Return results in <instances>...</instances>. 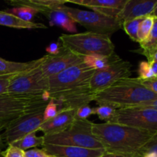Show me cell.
I'll list each match as a JSON object with an SVG mask.
<instances>
[{
  "instance_id": "obj_2",
  "label": "cell",
  "mask_w": 157,
  "mask_h": 157,
  "mask_svg": "<svg viewBox=\"0 0 157 157\" xmlns=\"http://www.w3.org/2000/svg\"><path fill=\"white\" fill-rule=\"evenodd\" d=\"M157 99V94L141 84L138 78H124L94 94L99 105L107 104L116 109L129 108Z\"/></svg>"
},
{
  "instance_id": "obj_16",
  "label": "cell",
  "mask_w": 157,
  "mask_h": 157,
  "mask_svg": "<svg viewBox=\"0 0 157 157\" xmlns=\"http://www.w3.org/2000/svg\"><path fill=\"white\" fill-rule=\"evenodd\" d=\"M76 119V110L65 109L60 110L55 117L44 121L38 131H41L44 136L56 134L68 128Z\"/></svg>"
},
{
  "instance_id": "obj_37",
  "label": "cell",
  "mask_w": 157,
  "mask_h": 157,
  "mask_svg": "<svg viewBox=\"0 0 157 157\" xmlns=\"http://www.w3.org/2000/svg\"><path fill=\"white\" fill-rule=\"evenodd\" d=\"M62 49L63 47L59 42H53L46 47V52L48 53V55H56L61 53Z\"/></svg>"
},
{
  "instance_id": "obj_29",
  "label": "cell",
  "mask_w": 157,
  "mask_h": 157,
  "mask_svg": "<svg viewBox=\"0 0 157 157\" xmlns=\"http://www.w3.org/2000/svg\"><path fill=\"white\" fill-rule=\"evenodd\" d=\"M116 110L117 109L112 106L103 104L94 108V114L98 115L99 119H101V121H105L107 122L112 117Z\"/></svg>"
},
{
  "instance_id": "obj_39",
  "label": "cell",
  "mask_w": 157,
  "mask_h": 157,
  "mask_svg": "<svg viewBox=\"0 0 157 157\" xmlns=\"http://www.w3.org/2000/svg\"><path fill=\"white\" fill-rule=\"evenodd\" d=\"M100 157H136L135 156H131V155H124L119 154V153H107L106 152L103 156Z\"/></svg>"
},
{
  "instance_id": "obj_20",
  "label": "cell",
  "mask_w": 157,
  "mask_h": 157,
  "mask_svg": "<svg viewBox=\"0 0 157 157\" xmlns=\"http://www.w3.org/2000/svg\"><path fill=\"white\" fill-rule=\"evenodd\" d=\"M0 25L18 29H45L48 28L45 25L41 23L25 21L5 11H0Z\"/></svg>"
},
{
  "instance_id": "obj_5",
  "label": "cell",
  "mask_w": 157,
  "mask_h": 157,
  "mask_svg": "<svg viewBox=\"0 0 157 157\" xmlns=\"http://www.w3.org/2000/svg\"><path fill=\"white\" fill-rule=\"evenodd\" d=\"M48 103L42 95H0V127L6 128L12 121L44 108Z\"/></svg>"
},
{
  "instance_id": "obj_34",
  "label": "cell",
  "mask_w": 157,
  "mask_h": 157,
  "mask_svg": "<svg viewBox=\"0 0 157 157\" xmlns=\"http://www.w3.org/2000/svg\"><path fill=\"white\" fill-rule=\"evenodd\" d=\"M92 114H94V108L89 105L81 106L76 110V119L87 120V118Z\"/></svg>"
},
{
  "instance_id": "obj_42",
  "label": "cell",
  "mask_w": 157,
  "mask_h": 157,
  "mask_svg": "<svg viewBox=\"0 0 157 157\" xmlns=\"http://www.w3.org/2000/svg\"><path fill=\"white\" fill-rule=\"evenodd\" d=\"M151 15V16H153V18H157V2H156V6H155L154 9H153V12H152L151 15Z\"/></svg>"
},
{
  "instance_id": "obj_21",
  "label": "cell",
  "mask_w": 157,
  "mask_h": 157,
  "mask_svg": "<svg viewBox=\"0 0 157 157\" xmlns=\"http://www.w3.org/2000/svg\"><path fill=\"white\" fill-rule=\"evenodd\" d=\"M127 0H67V2L86 6L91 9H122Z\"/></svg>"
},
{
  "instance_id": "obj_31",
  "label": "cell",
  "mask_w": 157,
  "mask_h": 157,
  "mask_svg": "<svg viewBox=\"0 0 157 157\" xmlns=\"http://www.w3.org/2000/svg\"><path fill=\"white\" fill-rule=\"evenodd\" d=\"M59 112L58 109V105L54 100L51 99L48 101L46 107H44V121L50 120L52 118L55 117L58 113Z\"/></svg>"
},
{
  "instance_id": "obj_19",
  "label": "cell",
  "mask_w": 157,
  "mask_h": 157,
  "mask_svg": "<svg viewBox=\"0 0 157 157\" xmlns=\"http://www.w3.org/2000/svg\"><path fill=\"white\" fill-rule=\"evenodd\" d=\"M45 56L29 62H16L3 59L0 58V75L18 74L38 67L42 64Z\"/></svg>"
},
{
  "instance_id": "obj_25",
  "label": "cell",
  "mask_w": 157,
  "mask_h": 157,
  "mask_svg": "<svg viewBox=\"0 0 157 157\" xmlns=\"http://www.w3.org/2000/svg\"><path fill=\"white\" fill-rule=\"evenodd\" d=\"M5 12L12 14V15L18 17L20 19L23 20L25 21H29V22H32V19L35 17V15L36 14L39 13L35 9L29 7H25V6L14 7L12 8V9H6Z\"/></svg>"
},
{
  "instance_id": "obj_9",
  "label": "cell",
  "mask_w": 157,
  "mask_h": 157,
  "mask_svg": "<svg viewBox=\"0 0 157 157\" xmlns=\"http://www.w3.org/2000/svg\"><path fill=\"white\" fill-rule=\"evenodd\" d=\"M95 71L86 65L84 62L68 67L57 75L49 77V89L48 92L52 96L90 81Z\"/></svg>"
},
{
  "instance_id": "obj_15",
  "label": "cell",
  "mask_w": 157,
  "mask_h": 157,
  "mask_svg": "<svg viewBox=\"0 0 157 157\" xmlns=\"http://www.w3.org/2000/svg\"><path fill=\"white\" fill-rule=\"evenodd\" d=\"M43 150L55 157H100L106 153L105 149H88L74 146H60L44 144Z\"/></svg>"
},
{
  "instance_id": "obj_8",
  "label": "cell",
  "mask_w": 157,
  "mask_h": 157,
  "mask_svg": "<svg viewBox=\"0 0 157 157\" xmlns=\"http://www.w3.org/2000/svg\"><path fill=\"white\" fill-rule=\"evenodd\" d=\"M107 122L147 130L153 134L157 133V111L150 109L136 107L117 109Z\"/></svg>"
},
{
  "instance_id": "obj_10",
  "label": "cell",
  "mask_w": 157,
  "mask_h": 157,
  "mask_svg": "<svg viewBox=\"0 0 157 157\" xmlns=\"http://www.w3.org/2000/svg\"><path fill=\"white\" fill-rule=\"evenodd\" d=\"M44 110L28 113L9 123L2 134L3 141L11 145L32 132H38L40 126L44 123Z\"/></svg>"
},
{
  "instance_id": "obj_36",
  "label": "cell",
  "mask_w": 157,
  "mask_h": 157,
  "mask_svg": "<svg viewBox=\"0 0 157 157\" xmlns=\"http://www.w3.org/2000/svg\"><path fill=\"white\" fill-rule=\"evenodd\" d=\"M140 81L141 84L144 87H147L150 91L153 92V93L157 94V77H154V78H152L147 80H140Z\"/></svg>"
},
{
  "instance_id": "obj_7",
  "label": "cell",
  "mask_w": 157,
  "mask_h": 157,
  "mask_svg": "<svg viewBox=\"0 0 157 157\" xmlns=\"http://www.w3.org/2000/svg\"><path fill=\"white\" fill-rule=\"evenodd\" d=\"M49 78L43 74L40 66L18 73L12 80L9 94L39 96L48 91Z\"/></svg>"
},
{
  "instance_id": "obj_38",
  "label": "cell",
  "mask_w": 157,
  "mask_h": 157,
  "mask_svg": "<svg viewBox=\"0 0 157 157\" xmlns=\"http://www.w3.org/2000/svg\"><path fill=\"white\" fill-rule=\"evenodd\" d=\"M133 107L136 108H145V109H150V110H156L157 111V99L153 100V101H147V102L142 103L140 104L135 106Z\"/></svg>"
},
{
  "instance_id": "obj_4",
  "label": "cell",
  "mask_w": 157,
  "mask_h": 157,
  "mask_svg": "<svg viewBox=\"0 0 157 157\" xmlns=\"http://www.w3.org/2000/svg\"><path fill=\"white\" fill-rule=\"evenodd\" d=\"M94 123L87 120L75 119L65 130L44 136V144L60 146H74L88 149H104L92 133Z\"/></svg>"
},
{
  "instance_id": "obj_22",
  "label": "cell",
  "mask_w": 157,
  "mask_h": 157,
  "mask_svg": "<svg viewBox=\"0 0 157 157\" xmlns=\"http://www.w3.org/2000/svg\"><path fill=\"white\" fill-rule=\"evenodd\" d=\"M121 59L116 53L111 56H99V55H90L84 57V63L89 67L94 70L104 69L112 64Z\"/></svg>"
},
{
  "instance_id": "obj_35",
  "label": "cell",
  "mask_w": 157,
  "mask_h": 157,
  "mask_svg": "<svg viewBox=\"0 0 157 157\" xmlns=\"http://www.w3.org/2000/svg\"><path fill=\"white\" fill-rule=\"evenodd\" d=\"M25 157H55L48 154L47 152L44 151L43 149L35 148L33 150H29L25 151Z\"/></svg>"
},
{
  "instance_id": "obj_24",
  "label": "cell",
  "mask_w": 157,
  "mask_h": 157,
  "mask_svg": "<svg viewBox=\"0 0 157 157\" xmlns=\"http://www.w3.org/2000/svg\"><path fill=\"white\" fill-rule=\"evenodd\" d=\"M36 133V131L32 132V133L28 134L27 136L21 138L19 140L12 144L11 145L17 147V148L21 149V150H24V151L30 148H32V147H39V146L42 147L44 144V136H37Z\"/></svg>"
},
{
  "instance_id": "obj_28",
  "label": "cell",
  "mask_w": 157,
  "mask_h": 157,
  "mask_svg": "<svg viewBox=\"0 0 157 157\" xmlns=\"http://www.w3.org/2000/svg\"><path fill=\"white\" fill-rule=\"evenodd\" d=\"M153 20H154V18L151 15H149V16L143 18L140 24L139 31H138V43L143 42L147 39L148 35H150L152 28H153Z\"/></svg>"
},
{
  "instance_id": "obj_14",
  "label": "cell",
  "mask_w": 157,
  "mask_h": 157,
  "mask_svg": "<svg viewBox=\"0 0 157 157\" xmlns=\"http://www.w3.org/2000/svg\"><path fill=\"white\" fill-rule=\"evenodd\" d=\"M156 2L157 0H127L117 19L123 23L125 21L149 16L151 15Z\"/></svg>"
},
{
  "instance_id": "obj_43",
  "label": "cell",
  "mask_w": 157,
  "mask_h": 157,
  "mask_svg": "<svg viewBox=\"0 0 157 157\" xmlns=\"http://www.w3.org/2000/svg\"><path fill=\"white\" fill-rule=\"evenodd\" d=\"M3 129H5V127H0V149H1V147L3 146V139H2V130H3Z\"/></svg>"
},
{
  "instance_id": "obj_27",
  "label": "cell",
  "mask_w": 157,
  "mask_h": 157,
  "mask_svg": "<svg viewBox=\"0 0 157 157\" xmlns=\"http://www.w3.org/2000/svg\"><path fill=\"white\" fill-rule=\"evenodd\" d=\"M136 157H157V133L139 150Z\"/></svg>"
},
{
  "instance_id": "obj_30",
  "label": "cell",
  "mask_w": 157,
  "mask_h": 157,
  "mask_svg": "<svg viewBox=\"0 0 157 157\" xmlns=\"http://www.w3.org/2000/svg\"><path fill=\"white\" fill-rule=\"evenodd\" d=\"M138 74H139V77L137 78H139L140 80H147L155 77L152 71L150 63L149 61H141L140 63Z\"/></svg>"
},
{
  "instance_id": "obj_40",
  "label": "cell",
  "mask_w": 157,
  "mask_h": 157,
  "mask_svg": "<svg viewBox=\"0 0 157 157\" xmlns=\"http://www.w3.org/2000/svg\"><path fill=\"white\" fill-rule=\"evenodd\" d=\"M151 65L152 71L155 77H157V61H153V62H150Z\"/></svg>"
},
{
  "instance_id": "obj_41",
  "label": "cell",
  "mask_w": 157,
  "mask_h": 157,
  "mask_svg": "<svg viewBox=\"0 0 157 157\" xmlns=\"http://www.w3.org/2000/svg\"><path fill=\"white\" fill-rule=\"evenodd\" d=\"M149 62H153V61H157V49L153 52V54L152 55L151 58H150V61H148Z\"/></svg>"
},
{
  "instance_id": "obj_17",
  "label": "cell",
  "mask_w": 157,
  "mask_h": 157,
  "mask_svg": "<svg viewBox=\"0 0 157 157\" xmlns=\"http://www.w3.org/2000/svg\"><path fill=\"white\" fill-rule=\"evenodd\" d=\"M43 14L47 17L49 24L52 26H58L69 32H76V22L65 11L63 10L62 6L49 10Z\"/></svg>"
},
{
  "instance_id": "obj_32",
  "label": "cell",
  "mask_w": 157,
  "mask_h": 157,
  "mask_svg": "<svg viewBox=\"0 0 157 157\" xmlns=\"http://www.w3.org/2000/svg\"><path fill=\"white\" fill-rule=\"evenodd\" d=\"M16 75L17 74H9V75H0V95L8 94V89L10 85L11 81Z\"/></svg>"
},
{
  "instance_id": "obj_18",
  "label": "cell",
  "mask_w": 157,
  "mask_h": 157,
  "mask_svg": "<svg viewBox=\"0 0 157 157\" xmlns=\"http://www.w3.org/2000/svg\"><path fill=\"white\" fill-rule=\"evenodd\" d=\"M7 3L15 7L32 8L43 14L52 9L61 7L67 2V0H10L7 1Z\"/></svg>"
},
{
  "instance_id": "obj_26",
  "label": "cell",
  "mask_w": 157,
  "mask_h": 157,
  "mask_svg": "<svg viewBox=\"0 0 157 157\" xmlns=\"http://www.w3.org/2000/svg\"><path fill=\"white\" fill-rule=\"evenodd\" d=\"M143 18H144L129 20V21H125L122 23V28L124 29L127 35L130 37V39L136 42H138V31H139L140 24Z\"/></svg>"
},
{
  "instance_id": "obj_23",
  "label": "cell",
  "mask_w": 157,
  "mask_h": 157,
  "mask_svg": "<svg viewBox=\"0 0 157 157\" xmlns=\"http://www.w3.org/2000/svg\"><path fill=\"white\" fill-rule=\"evenodd\" d=\"M140 44L143 55H145L148 61H150L153 52L156 50L157 48V18H154L153 28L150 31V35L145 41L140 43Z\"/></svg>"
},
{
  "instance_id": "obj_11",
  "label": "cell",
  "mask_w": 157,
  "mask_h": 157,
  "mask_svg": "<svg viewBox=\"0 0 157 157\" xmlns=\"http://www.w3.org/2000/svg\"><path fill=\"white\" fill-rule=\"evenodd\" d=\"M132 64L129 61L120 59L111 65L96 70L90 81V90L94 94L107 88L117 81L130 78Z\"/></svg>"
},
{
  "instance_id": "obj_33",
  "label": "cell",
  "mask_w": 157,
  "mask_h": 157,
  "mask_svg": "<svg viewBox=\"0 0 157 157\" xmlns=\"http://www.w3.org/2000/svg\"><path fill=\"white\" fill-rule=\"evenodd\" d=\"M2 157H25V151L19 148L9 145L5 151L0 153Z\"/></svg>"
},
{
  "instance_id": "obj_12",
  "label": "cell",
  "mask_w": 157,
  "mask_h": 157,
  "mask_svg": "<svg viewBox=\"0 0 157 157\" xmlns=\"http://www.w3.org/2000/svg\"><path fill=\"white\" fill-rule=\"evenodd\" d=\"M94 94L90 90V81H87L65 91L52 95L50 100H54L58 104L59 111L65 109L77 110L81 106L88 105L94 101Z\"/></svg>"
},
{
  "instance_id": "obj_1",
  "label": "cell",
  "mask_w": 157,
  "mask_h": 157,
  "mask_svg": "<svg viewBox=\"0 0 157 157\" xmlns=\"http://www.w3.org/2000/svg\"><path fill=\"white\" fill-rule=\"evenodd\" d=\"M92 133L107 153L136 157L139 150L154 135L147 130L107 122L93 124Z\"/></svg>"
},
{
  "instance_id": "obj_3",
  "label": "cell",
  "mask_w": 157,
  "mask_h": 157,
  "mask_svg": "<svg viewBox=\"0 0 157 157\" xmlns=\"http://www.w3.org/2000/svg\"><path fill=\"white\" fill-rule=\"evenodd\" d=\"M58 42L66 50L83 57H109L115 53V46L110 37L90 32L71 35L63 34L60 35Z\"/></svg>"
},
{
  "instance_id": "obj_45",
  "label": "cell",
  "mask_w": 157,
  "mask_h": 157,
  "mask_svg": "<svg viewBox=\"0 0 157 157\" xmlns=\"http://www.w3.org/2000/svg\"></svg>"
},
{
  "instance_id": "obj_6",
  "label": "cell",
  "mask_w": 157,
  "mask_h": 157,
  "mask_svg": "<svg viewBox=\"0 0 157 157\" xmlns=\"http://www.w3.org/2000/svg\"><path fill=\"white\" fill-rule=\"evenodd\" d=\"M62 9L76 23L81 25L89 32L110 37L122 28V23L117 18L95 11H85L63 6Z\"/></svg>"
},
{
  "instance_id": "obj_44",
  "label": "cell",
  "mask_w": 157,
  "mask_h": 157,
  "mask_svg": "<svg viewBox=\"0 0 157 157\" xmlns=\"http://www.w3.org/2000/svg\"><path fill=\"white\" fill-rule=\"evenodd\" d=\"M156 49H157V48H156Z\"/></svg>"
},
{
  "instance_id": "obj_13",
  "label": "cell",
  "mask_w": 157,
  "mask_h": 157,
  "mask_svg": "<svg viewBox=\"0 0 157 157\" xmlns=\"http://www.w3.org/2000/svg\"><path fill=\"white\" fill-rule=\"evenodd\" d=\"M84 62V57L76 55L63 48L61 53L56 55H45L44 61L40 65L46 77L57 75L72 66Z\"/></svg>"
}]
</instances>
